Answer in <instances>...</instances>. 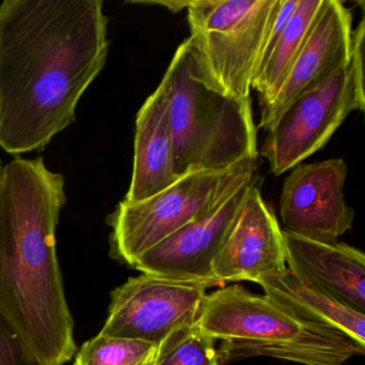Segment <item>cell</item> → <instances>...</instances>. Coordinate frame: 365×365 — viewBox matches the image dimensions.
<instances>
[{"mask_svg":"<svg viewBox=\"0 0 365 365\" xmlns=\"http://www.w3.org/2000/svg\"><path fill=\"white\" fill-rule=\"evenodd\" d=\"M108 23L102 0L0 4V147L14 159L76 120L108 61Z\"/></svg>","mask_w":365,"mask_h":365,"instance_id":"1","label":"cell"},{"mask_svg":"<svg viewBox=\"0 0 365 365\" xmlns=\"http://www.w3.org/2000/svg\"><path fill=\"white\" fill-rule=\"evenodd\" d=\"M67 204L65 176L43 158H16L0 178V317L42 365L76 352L56 230Z\"/></svg>","mask_w":365,"mask_h":365,"instance_id":"2","label":"cell"},{"mask_svg":"<svg viewBox=\"0 0 365 365\" xmlns=\"http://www.w3.org/2000/svg\"><path fill=\"white\" fill-rule=\"evenodd\" d=\"M159 86L168 102L177 178L257 160L251 99L226 93L190 38L177 48Z\"/></svg>","mask_w":365,"mask_h":365,"instance_id":"3","label":"cell"},{"mask_svg":"<svg viewBox=\"0 0 365 365\" xmlns=\"http://www.w3.org/2000/svg\"><path fill=\"white\" fill-rule=\"evenodd\" d=\"M196 327L215 341L220 364L269 356L304 365H344L365 347L333 327L301 319L241 285L206 294Z\"/></svg>","mask_w":365,"mask_h":365,"instance_id":"4","label":"cell"},{"mask_svg":"<svg viewBox=\"0 0 365 365\" xmlns=\"http://www.w3.org/2000/svg\"><path fill=\"white\" fill-rule=\"evenodd\" d=\"M256 161L224 170L192 173L142 202H119L106 217L112 227L110 257L133 267L149 250L255 178Z\"/></svg>","mask_w":365,"mask_h":365,"instance_id":"5","label":"cell"},{"mask_svg":"<svg viewBox=\"0 0 365 365\" xmlns=\"http://www.w3.org/2000/svg\"><path fill=\"white\" fill-rule=\"evenodd\" d=\"M365 21L352 31L351 59L317 88L292 101L267 129L262 155L281 176L317 153L354 110L364 112Z\"/></svg>","mask_w":365,"mask_h":365,"instance_id":"6","label":"cell"},{"mask_svg":"<svg viewBox=\"0 0 365 365\" xmlns=\"http://www.w3.org/2000/svg\"><path fill=\"white\" fill-rule=\"evenodd\" d=\"M281 0H191L187 22L207 69L232 97L251 99L262 40Z\"/></svg>","mask_w":365,"mask_h":365,"instance_id":"7","label":"cell"},{"mask_svg":"<svg viewBox=\"0 0 365 365\" xmlns=\"http://www.w3.org/2000/svg\"><path fill=\"white\" fill-rule=\"evenodd\" d=\"M208 287L146 273L131 277L112 292L100 334L159 346L177 329L195 324Z\"/></svg>","mask_w":365,"mask_h":365,"instance_id":"8","label":"cell"},{"mask_svg":"<svg viewBox=\"0 0 365 365\" xmlns=\"http://www.w3.org/2000/svg\"><path fill=\"white\" fill-rule=\"evenodd\" d=\"M290 170L279 197L285 230L312 240L335 242L351 230L354 211L344 198L348 168L343 159L301 163Z\"/></svg>","mask_w":365,"mask_h":365,"instance_id":"9","label":"cell"},{"mask_svg":"<svg viewBox=\"0 0 365 365\" xmlns=\"http://www.w3.org/2000/svg\"><path fill=\"white\" fill-rule=\"evenodd\" d=\"M254 183L256 177L224 197L208 212L149 250L132 268L163 279L217 286L213 260Z\"/></svg>","mask_w":365,"mask_h":365,"instance_id":"10","label":"cell"},{"mask_svg":"<svg viewBox=\"0 0 365 365\" xmlns=\"http://www.w3.org/2000/svg\"><path fill=\"white\" fill-rule=\"evenodd\" d=\"M352 14L339 0H324L311 33L274 99L260 108L267 130L297 98L317 88L351 59Z\"/></svg>","mask_w":365,"mask_h":365,"instance_id":"11","label":"cell"},{"mask_svg":"<svg viewBox=\"0 0 365 365\" xmlns=\"http://www.w3.org/2000/svg\"><path fill=\"white\" fill-rule=\"evenodd\" d=\"M217 286L226 282H257L286 269L283 230L256 183L213 260Z\"/></svg>","mask_w":365,"mask_h":365,"instance_id":"12","label":"cell"},{"mask_svg":"<svg viewBox=\"0 0 365 365\" xmlns=\"http://www.w3.org/2000/svg\"><path fill=\"white\" fill-rule=\"evenodd\" d=\"M286 264L292 273L365 314V255L343 242L312 240L283 230Z\"/></svg>","mask_w":365,"mask_h":365,"instance_id":"13","label":"cell"},{"mask_svg":"<svg viewBox=\"0 0 365 365\" xmlns=\"http://www.w3.org/2000/svg\"><path fill=\"white\" fill-rule=\"evenodd\" d=\"M178 179L174 170L168 102L159 86L136 115L133 172L123 202H142Z\"/></svg>","mask_w":365,"mask_h":365,"instance_id":"14","label":"cell"},{"mask_svg":"<svg viewBox=\"0 0 365 365\" xmlns=\"http://www.w3.org/2000/svg\"><path fill=\"white\" fill-rule=\"evenodd\" d=\"M256 283L264 296L301 319L339 329L365 347V314L341 304L289 269L264 275Z\"/></svg>","mask_w":365,"mask_h":365,"instance_id":"15","label":"cell"},{"mask_svg":"<svg viewBox=\"0 0 365 365\" xmlns=\"http://www.w3.org/2000/svg\"><path fill=\"white\" fill-rule=\"evenodd\" d=\"M324 0H298V5L262 73L252 82L260 108L270 103L285 82L311 33Z\"/></svg>","mask_w":365,"mask_h":365,"instance_id":"16","label":"cell"},{"mask_svg":"<svg viewBox=\"0 0 365 365\" xmlns=\"http://www.w3.org/2000/svg\"><path fill=\"white\" fill-rule=\"evenodd\" d=\"M158 345L100 334L83 344L74 365H153Z\"/></svg>","mask_w":365,"mask_h":365,"instance_id":"17","label":"cell"},{"mask_svg":"<svg viewBox=\"0 0 365 365\" xmlns=\"http://www.w3.org/2000/svg\"><path fill=\"white\" fill-rule=\"evenodd\" d=\"M153 365H221L215 341L196 324L181 327L158 346Z\"/></svg>","mask_w":365,"mask_h":365,"instance_id":"18","label":"cell"},{"mask_svg":"<svg viewBox=\"0 0 365 365\" xmlns=\"http://www.w3.org/2000/svg\"><path fill=\"white\" fill-rule=\"evenodd\" d=\"M297 5H298V0H281L279 9L275 12L274 16L269 25L268 31L262 40L252 82L262 73L264 68L268 65L279 39H281L282 34L285 31Z\"/></svg>","mask_w":365,"mask_h":365,"instance_id":"19","label":"cell"},{"mask_svg":"<svg viewBox=\"0 0 365 365\" xmlns=\"http://www.w3.org/2000/svg\"><path fill=\"white\" fill-rule=\"evenodd\" d=\"M0 365H42L11 327L0 317Z\"/></svg>","mask_w":365,"mask_h":365,"instance_id":"20","label":"cell"},{"mask_svg":"<svg viewBox=\"0 0 365 365\" xmlns=\"http://www.w3.org/2000/svg\"><path fill=\"white\" fill-rule=\"evenodd\" d=\"M190 1L191 0H150V1H131L129 4H135V5H157L163 6V7L168 8L173 14H179L182 11L183 9H187L189 7Z\"/></svg>","mask_w":365,"mask_h":365,"instance_id":"21","label":"cell"},{"mask_svg":"<svg viewBox=\"0 0 365 365\" xmlns=\"http://www.w3.org/2000/svg\"><path fill=\"white\" fill-rule=\"evenodd\" d=\"M4 166L5 165H4L3 161L0 160V178H1V175H3Z\"/></svg>","mask_w":365,"mask_h":365,"instance_id":"22","label":"cell"}]
</instances>
